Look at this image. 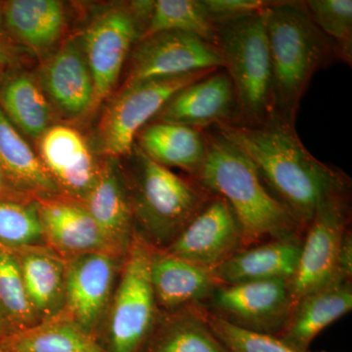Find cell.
<instances>
[{"mask_svg":"<svg viewBox=\"0 0 352 352\" xmlns=\"http://www.w3.org/2000/svg\"><path fill=\"white\" fill-rule=\"evenodd\" d=\"M333 280L352 281V230H347L340 245L337 268Z\"/></svg>","mask_w":352,"mask_h":352,"instance_id":"35","label":"cell"},{"mask_svg":"<svg viewBox=\"0 0 352 352\" xmlns=\"http://www.w3.org/2000/svg\"><path fill=\"white\" fill-rule=\"evenodd\" d=\"M25 292L38 321L62 311L66 289V261L46 245L14 251Z\"/></svg>","mask_w":352,"mask_h":352,"instance_id":"23","label":"cell"},{"mask_svg":"<svg viewBox=\"0 0 352 352\" xmlns=\"http://www.w3.org/2000/svg\"><path fill=\"white\" fill-rule=\"evenodd\" d=\"M305 2L315 25L333 41L337 59L351 66V0H308Z\"/></svg>","mask_w":352,"mask_h":352,"instance_id":"32","label":"cell"},{"mask_svg":"<svg viewBox=\"0 0 352 352\" xmlns=\"http://www.w3.org/2000/svg\"><path fill=\"white\" fill-rule=\"evenodd\" d=\"M215 129L247 155L264 186L305 233L322 201L351 186L346 173L312 156L295 126L277 120L258 126L220 124Z\"/></svg>","mask_w":352,"mask_h":352,"instance_id":"1","label":"cell"},{"mask_svg":"<svg viewBox=\"0 0 352 352\" xmlns=\"http://www.w3.org/2000/svg\"><path fill=\"white\" fill-rule=\"evenodd\" d=\"M168 31L190 32L215 45L217 25L208 17L201 0L154 1L147 27L141 38Z\"/></svg>","mask_w":352,"mask_h":352,"instance_id":"30","label":"cell"},{"mask_svg":"<svg viewBox=\"0 0 352 352\" xmlns=\"http://www.w3.org/2000/svg\"><path fill=\"white\" fill-rule=\"evenodd\" d=\"M351 186L325 199L303 236L295 276L289 280L294 305L333 281L342 239L351 228Z\"/></svg>","mask_w":352,"mask_h":352,"instance_id":"8","label":"cell"},{"mask_svg":"<svg viewBox=\"0 0 352 352\" xmlns=\"http://www.w3.org/2000/svg\"><path fill=\"white\" fill-rule=\"evenodd\" d=\"M32 200V199L27 198L20 195L15 191L7 182L6 176L3 175L2 171L0 170V201L2 200Z\"/></svg>","mask_w":352,"mask_h":352,"instance_id":"37","label":"cell"},{"mask_svg":"<svg viewBox=\"0 0 352 352\" xmlns=\"http://www.w3.org/2000/svg\"><path fill=\"white\" fill-rule=\"evenodd\" d=\"M215 25L264 10L272 1L264 0H201Z\"/></svg>","mask_w":352,"mask_h":352,"instance_id":"34","label":"cell"},{"mask_svg":"<svg viewBox=\"0 0 352 352\" xmlns=\"http://www.w3.org/2000/svg\"><path fill=\"white\" fill-rule=\"evenodd\" d=\"M0 38H9L8 36H7L6 29H4L3 17H2L1 2H0Z\"/></svg>","mask_w":352,"mask_h":352,"instance_id":"38","label":"cell"},{"mask_svg":"<svg viewBox=\"0 0 352 352\" xmlns=\"http://www.w3.org/2000/svg\"><path fill=\"white\" fill-rule=\"evenodd\" d=\"M265 10L217 25L215 45L235 89L238 124L277 120Z\"/></svg>","mask_w":352,"mask_h":352,"instance_id":"5","label":"cell"},{"mask_svg":"<svg viewBox=\"0 0 352 352\" xmlns=\"http://www.w3.org/2000/svg\"><path fill=\"white\" fill-rule=\"evenodd\" d=\"M198 307L234 327L276 337L286 325L294 300L289 280H267L219 285Z\"/></svg>","mask_w":352,"mask_h":352,"instance_id":"9","label":"cell"},{"mask_svg":"<svg viewBox=\"0 0 352 352\" xmlns=\"http://www.w3.org/2000/svg\"><path fill=\"white\" fill-rule=\"evenodd\" d=\"M265 15L275 115L295 126L312 76L337 53L333 41L315 25L305 1H272Z\"/></svg>","mask_w":352,"mask_h":352,"instance_id":"3","label":"cell"},{"mask_svg":"<svg viewBox=\"0 0 352 352\" xmlns=\"http://www.w3.org/2000/svg\"><path fill=\"white\" fill-rule=\"evenodd\" d=\"M139 352H230L197 307L160 312L156 326Z\"/></svg>","mask_w":352,"mask_h":352,"instance_id":"27","label":"cell"},{"mask_svg":"<svg viewBox=\"0 0 352 352\" xmlns=\"http://www.w3.org/2000/svg\"><path fill=\"white\" fill-rule=\"evenodd\" d=\"M206 134L207 156L194 179L210 193L226 199L239 222L245 247L305 235L264 186L247 155L217 129L206 131Z\"/></svg>","mask_w":352,"mask_h":352,"instance_id":"2","label":"cell"},{"mask_svg":"<svg viewBox=\"0 0 352 352\" xmlns=\"http://www.w3.org/2000/svg\"><path fill=\"white\" fill-rule=\"evenodd\" d=\"M352 309V281L333 280L303 296L293 309L278 339L298 351H309L315 338Z\"/></svg>","mask_w":352,"mask_h":352,"instance_id":"21","label":"cell"},{"mask_svg":"<svg viewBox=\"0 0 352 352\" xmlns=\"http://www.w3.org/2000/svg\"><path fill=\"white\" fill-rule=\"evenodd\" d=\"M131 156V166L122 171L135 232L152 247L166 249L214 194L194 178L155 163L136 146Z\"/></svg>","mask_w":352,"mask_h":352,"instance_id":"4","label":"cell"},{"mask_svg":"<svg viewBox=\"0 0 352 352\" xmlns=\"http://www.w3.org/2000/svg\"><path fill=\"white\" fill-rule=\"evenodd\" d=\"M0 352H107L94 336L59 314L2 340Z\"/></svg>","mask_w":352,"mask_h":352,"instance_id":"28","label":"cell"},{"mask_svg":"<svg viewBox=\"0 0 352 352\" xmlns=\"http://www.w3.org/2000/svg\"><path fill=\"white\" fill-rule=\"evenodd\" d=\"M127 67L124 85L222 69L223 62L214 43L190 32L168 31L139 39L129 54Z\"/></svg>","mask_w":352,"mask_h":352,"instance_id":"11","label":"cell"},{"mask_svg":"<svg viewBox=\"0 0 352 352\" xmlns=\"http://www.w3.org/2000/svg\"><path fill=\"white\" fill-rule=\"evenodd\" d=\"M151 245L135 232L96 340L107 352H139L159 319L151 276Z\"/></svg>","mask_w":352,"mask_h":352,"instance_id":"6","label":"cell"},{"mask_svg":"<svg viewBox=\"0 0 352 352\" xmlns=\"http://www.w3.org/2000/svg\"><path fill=\"white\" fill-rule=\"evenodd\" d=\"M195 307L198 308L212 332L226 344L230 352H303L288 346L275 336L263 335L234 327L214 315L208 314L198 305Z\"/></svg>","mask_w":352,"mask_h":352,"instance_id":"33","label":"cell"},{"mask_svg":"<svg viewBox=\"0 0 352 352\" xmlns=\"http://www.w3.org/2000/svg\"><path fill=\"white\" fill-rule=\"evenodd\" d=\"M38 245L45 243L38 201H0V249L14 252Z\"/></svg>","mask_w":352,"mask_h":352,"instance_id":"31","label":"cell"},{"mask_svg":"<svg viewBox=\"0 0 352 352\" xmlns=\"http://www.w3.org/2000/svg\"><path fill=\"white\" fill-rule=\"evenodd\" d=\"M217 69L148 78L122 85L109 104L99 124L102 151L113 159L131 155L139 132L156 118L176 92Z\"/></svg>","mask_w":352,"mask_h":352,"instance_id":"7","label":"cell"},{"mask_svg":"<svg viewBox=\"0 0 352 352\" xmlns=\"http://www.w3.org/2000/svg\"><path fill=\"white\" fill-rule=\"evenodd\" d=\"M4 339V335L3 333L1 332V330H0V344H1L2 340Z\"/></svg>","mask_w":352,"mask_h":352,"instance_id":"39","label":"cell"},{"mask_svg":"<svg viewBox=\"0 0 352 352\" xmlns=\"http://www.w3.org/2000/svg\"><path fill=\"white\" fill-rule=\"evenodd\" d=\"M23 51L25 48L21 47L9 38H0V69L20 67L24 59Z\"/></svg>","mask_w":352,"mask_h":352,"instance_id":"36","label":"cell"},{"mask_svg":"<svg viewBox=\"0 0 352 352\" xmlns=\"http://www.w3.org/2000/svg\"><path fill=\"white\" fill-rule=\"evenodd\" d=\"M0 109L29 138L39 139L51 126L52 108L41 82L19 67L0 69Z\"/></svg>","mask_w":352,"mask_h":352,"instance_id":"25","label":"cell"},{"mask_svg":"<svg viewBox=\"0 0 352 352\" xmlns=\"http://www.w3.org/2000/svg\"><path fill=\"white\" fill-rule=\"evenodd\" d=\"M245 248L244 235L232 208L226 199L214 194L164 251L214 270Z\"/></svg>","mask_w":352,"mask_h":352,"instance_id":"13","label":"cell"},{"mask_svg":"<svg viewBox=\"0 0 352 352\" xmlns=\"http://www.w3.org/2000/svg\"><path fill=\"white\" fill-rule=\"evenodd\" d=\"M41 85L50 105L69 119H76L96 106L94 80L82 43L69 38L48 58Z\"/></svg>","mask_w":352,"mask_h":352,"instance_id":"16","label":"cell"},{"mask_svg":"<svg viewBox=\"0 0 352 352\" xmlns=\"http://www.w3.org/2000/svg\"><path fill=\"white\" fill-rule=\"evenodd\" d=\"M147 16L131 4L102 13L85 30L80 43L94 83L95 104L117 87L127 58L148 24Z\"/></svg>","mask_w":352,"mask_h":352,"instance_id":"10","label":"cell"},{"mask_svg":"<svg viewBox=\"0 0 352 352\" xmlns=\"http://www.w3.org/2000/svg\"><path fill=\"white\" fill-rule=\"evenodd\" d=\"M38 205L44 243L65 261L89 252L116 254L80 201L56 195Z\"/></svg>","mask_w":352,"mask_h":352,"instance_id":"17","label":"cell"},{"mask_svg":"<svg viewBox=\"0 0 352 352\" xmlns=\"http://www.w3.org/2000/svg\"><path fill=\"white\" fill-rule=\"evenodd\" d=\"M150 276L160 311L201 305L221 285L212 271L152 247Z\"/></svg>","mask_w":352,"mask_h":352,"instance_id":"19","label":"cell"},{"mask_svg":"<svg viewBox=\"0 0 352 352\" xmlns=\"http://www.w3.org/2000/svg\"><path fill=\"white\" fill-rule=\"evenodd\" d=\"M237 120L235 89L222 68L176 92L152 122L205 129Z\"/></svg>","mask_w":352,"mask_h":352,"instance_id":"14","label":"cell"},{"mask_svg":"<svg viewBox=\"0 0 352 352\" xmlns=\"http://www.w3.org/2000/svg\"><path fill=\"white\" fill-rule=\"evenodd\" d=\"M124 258L111 252L66 259V289L60 314L94 336L105 317Z\"/></svg>","mask_w":352,"mask_h":352,"instance_id":"12","label":"cell"},{"mask_svg":"<svg viewBox=\"0 0 352 352\" xmlns=\"http://www.w3.org/2000/svg\"><path fill=\"white\" fill-rule=\"evenodd\" d=\"M303 236L279 238L245 248L214 268L220 284L292 280L298 270Z\"/></svg>","mask_w":352,"mask_h":352,"instance_id":"20","label":"cell"},{"mask_svg":"<svg viewBox=\"0 0 352 352\" xmlns=\"http://www.w3.org/2000/svg\"><path fill=\"white\" fill-rule=\"evenodd\" d=\"M4 29L8 38L34 52L54 47L63 34L66 16L56 0H8L1 2Z\"/></svg>","mask_w":352,"mask_h":352,"instance_id":"24","label":"cell"},{"mask_svg":"<svg viewBox=\"0 0 352 352\" xmlns=\"http://www.w3.org/2000/svg\"><path fill=\"white\" fill-rule=\"evenodd\" d=\"M39 159L59 195L82 200L94 184L102 162H97L87 141L72 127L51 126L39 138Z\"/></svg>","mask_w":352,"mask_h":352,"instance_id":"15","label":"cell"},{"mask_svg":"<svg viewBox=\"0 0 352 352\" xmlns=\"http://www.w3.org/2000/svg\"><path fill=\"white\" fill-rule=\"evenodd\" d=\"M38 323L15 254L0 249V330L6 338Z\"/></svg>","mask_w":352,"mask_h":352,"instance_id":"29","label":"cell"},{"mask_svg":"<svg viewBox=\"0 0 352 352\" xmlns=\"http://www.w3.org/2000/svg\"><path fill=\"white\" fill-rule=\"evenodd\" d=\"M135 140L136 147L153 162L166 168H182L192 178L200 173L207 156V134L196 127L152 122Z\"/></svg>","mask_w":352,"mask_h":352,"instance_id":"22","label":"cell"},{"mask_svg":"<svg viewBox=\"0 0 352 352\" xmlns=\"http://www.w3.org/2000/svg\"><path fill=\"white\" fill-rule=\"evenodd\" d=\"M0 170L20 195L43 200L59 195L38 156L0 109Z\"/></svg>","mask_w":352,"mask_h":352,"instance_id":"26","label":"cell"},{"mask_svg":"<svg viewBox=\"0 0 352 352\" xmlns=\"http://www.w3.org/2000/svg\"><path fill=\"white\" fill-rule=\"evenodd\" d=\"M117 256L126 258L135 235L131 201L122 168L116 162H102L94 184L80 200Z\"/></svg>","mask_w":352,"mask_h":352,"instance_id":"18","label":"cell"}]
</instances>
